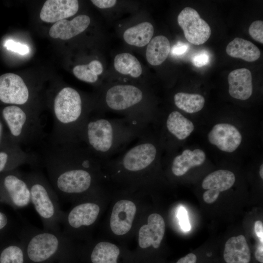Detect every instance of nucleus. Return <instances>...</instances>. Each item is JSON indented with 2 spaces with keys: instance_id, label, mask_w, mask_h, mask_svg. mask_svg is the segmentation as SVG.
I'll list each match as a JSON object with an SVG mask.
<instances>
[{
  "instance_id": "obj_1",
  "label": "nucleus",
  "mask_w": 263,
  "mask_h": 263,
  "mask_svg": "<svg viewBox=\"0 0 263 263\" xmlns=\"http://www.w3.org/2000/svg\"><path fill=\"white\" fill-rule=\"evenodd\" d=\"M43 161L58 198L89 190L94 183V172L102 165L82 142L50 145Z\"/></svg>"
},
{
  "instance_id": "obj_2",
  "label": "nucleus",
  "mask_w": 263,
  "mask_h": 263,
  "mask_svg": "<svg viewBox=\"0 0 263 263\" xmlns=\"http://www.w3.org/2000/svg\"><path fill=\"white\" fill-rule=\"evenodd\" d=\"M146 129L140 128L125 117L109 119L89 116L82 128L79 139L103 163L124 151Z\"/></svg>"
},
{
  "instance_id": "obj_3",
  "label": "nucleus",
  "mask_w": 263,
  "mask_h": 263,
  "mask_svg": "<svg viewBox=\"0 0 263 263\" xmlns=\"http://www.w3.org/2000/svg\"><path fill=\"white\" fill-rule=\"evenodd\" d=\"M80 94L66 87L56 94L53 104V125L50 145L59 146L81 142L82 128L89 116Z\"/></svg>"
},
{
  "instance_id": "obj_4",
  "label": "nucleus",
  "mask_w": 263,
  "mask_h": 263,
  "mask_svg": "<svg viewBox=\"0 0 263 263\" xmlns=\"http://www.w3.org/2000/svg\"><path fill=\"white\" fill-rule=\"evenodd\" d=\"M144 100L143 91L132 85H116L106 92L104 101L112 111L123 113L125 118L141 129H147L153 119L150 112L140 107Z\"/></svg>"
},
{
  "instance_id": "obj_5",
  "label": "nucleus",
  "mask_w": 263,
  "mask_h": 263,
  "mask_svg": "<svg viewBox=\"0 0 263 263\" xmlns=\"http://www.w3.org/2000/svg\"><path fill=\"white\" fill-rule=\"evenodd\" d=\"M30 192V200L41 219L46 229L59 230L62 214L58 198L52 186L43 174L34 171L24 175Z\"/></svg>"
},
{
  "instance_id": "obj_6",
  "label": "nucleus",
  "mask_w": 263,
  "mask_h": 263,
  "mask_svg": "<svg viewBox=\"0 0 263 263\" xmlns=\"http://www.w3.org/2000/svg\"><path fill=\"white\" fill-rule=\"evenodd\" d=\"M10 141L22 147L40 141L43 136L41 119L37 114L17 105H8L0 111Z\"/></svg>"
},
{
  "instance_id": "obj_7",
  "label": "nucleus",
  "mask_w": 263,
  "mask_h": 263,
  "mask_svg": "<svg viewBox=\"0 0 263 263\" xmlns=\"http://www.w3.org/2000/svg\"><path fill=\"white\" fill-rule=\"evenodd\" d=\"M21 242L25 244L29 260L34 263L47 261L61 247L64 237L59 230L31 229L24 231Z\"/></svg>"
},
{
  "instance_id": "obj_8",
  "label": "nucleus",
  "mask_w": 263,
  "mask_h": 263,
  "mask_svg": "<svg viewBox=\"0 0 263 263\" xmlns=\"http://www.w3.org/2000/svg\"><path fill=\"white\" fill-rule=\"evenodd\" d=\"M177 21L186 39L193 45L205 43L211 35L208 24L200 17L196 10L191 7H185L181 11Z\"/></svg>"
},
{
  "instance_id": "obj_9",
  "label": "nucleus",
  "mask_w": 263,
  "mask_h": 263,
  "mask_svg": "<svg viewBox=\"0 0 263 263\" xmlns=\"http://www.w3.org/2000/svg\"><path fill=\"white\" fill-rule=\"evenodd\" d=\"M3 173L0 178V187L14 206L18 208L27 207L31 203L30 192L24 175L16 169Z\"/></svg>"
},
{
  "instance_id": "obj_10",
  "label": "nucleus",
  "mask_w": 263,
  "mask_h": 263,
  "mask_svg": "<svg viewBox=\"0 0 263 263\" xmlns=\"http://www.w3.org/2000/svg\"><path fill=\"white\" fill-rule=\"evenodd\" d=\"M30 97L29 89L22 78L13 73L0 76V101L9 105L22 106Z\"/></svg>"
},
{
  "instance_id": "obj_11",
  "label": "nucleus",
  "mask_w": 263,
  "mask_h": 263,
  "mask_svg": "<svg viewBox=\"0 0 263 263\" xmlns=\"http://www.w3.org/2000/svg\"><path fill=\"white\" fill-rule=\"evenodd\" d=\"M207 138L211 144L229 153L237 150L242 141V134L238 129L228 123L215 125L208 132Z\"/></svg>"
},
{
  "instance_id": "obj_12",
  "label": "nucleus",
  "mask_w": 263,
  "mask_h": 263,
  "mask_svg": "<svg viewBox=\"0 0 263 263\" xmlns=\"http://www.w3.org/2000/svg\"><path fill=\"white\" fill-rule=\"evenodd\" d=\"M136 211L132 201L121 200L114 205L110 219V227L117 235L125 234L131 229Z\"/></svg>"
},
{
  "instance_id": "obj_13",
  "label": "nucleus",
  "mask_w": 263,
  "mask_h": 263,
  "mask_svg": "<svg viewBox=\"0 0 263 263\" xmlns=\"http://www.w3.org/2000/svg\"><path fill=\"white\" fill-rule=\"evenodd\" d=\"M165 231V223L163 217L157 213L150 214L148 224L139 230L138 244L142 248L152 245L154 248L160 246Z\"/></svg>"
},
{
  "instance_id": "obj_14",
  "label": "nucleus",
  "mask_w": 263,
  "mask_h": 263,
  "mask_svg": "<svg viewBox=\"0 0 263 263\" xmlns=\"http://www.w3.org/2000/svg\"><path fill=\"white\" fill-rule=\"evenodd\" d=\"M78 8L76 0H47L41 10L40 18L46 22H56L75 15Z\"/></svg>"
},
{
  "instance_id": "obj_15",
  "label": "nucleus",
  "mask_w": 263,
  "mask_h": 263,
  "mask_svg": "<svg viewBox=\"0 0 263 263\" xmlns=\"http://www.w3.org/2000/svg\"><path fill=\"white\" fill-rule=\"evenodd\" d=\"M228 92L235 99L245 100L252 94L253 84L251 72L247 68L234 70L228 75Z\"/></svg>"
},
{
  "instance_id": "obj_16",
  "label": "nucleus",
  "mask_w": 263,
  "mask_h": 263,
  "mask_svg": "<svg viewBox=\"0 0 263 263\" xmlns=\"http://www.w3.org/2000/svg\"><path fill=\"white\" fill-rule=\"evenodd\" d=\"M35 159L21 146L11 142L0 149V174L16 169L23 164L34 162Z\"/></svg>"
},
{
  "instance_id": "obj_17",
  "label": "nucleus",
  "mask_w": 263,
  "mask_h": 263,
  "mask_svg": "<svg viewBox=\"0 0 263 263\" xmlns=\"http://www.w3.org/2000/svg\"><path fill=\"white\" fill-rule=\"evenodd\" d=\"M90 23L89 17L80 15L72 20L64 19L56 22L51 27L49 34L54 38L69 39L83 32Z\"/></svg>"
},
{
  "instance_id": "obj_18",
  "label": "nucleus",
  "mask_w": 263,
  "mask_h": 263,
  "mask_svg": "<svg viewBox=\"0 0 263 263\" xmlns=\"http://www.w3.org/2000/svg\"><path fill=\"white\" fill-rule=\"evenodd\" d=\"M99 211V207L94 203L80 204L74 207L68 214L67 224L74 229L91 225L96 221Z\"/></svg>"
},
{
  "instance_id": "obj_19",
  "label": "nucleus",
  "mask_w": 263,
  "mask_h": 263,
  "mask_svg": "<svg viewBox=\"0 0 263 263\" xmlns=\"http://www.w3.org/2000/svg\"><path fill=\"white\" fill-rule=\"evenodd\" d=\"M163 123L166 133L179 141L186 139L194 129L193 123L177 111L169 113Z\"/></svg>"
},
{
  "instance_id": "obj_20",
  "label": "nucleus",
  "mask_w": 263,
  "mask_h": 263,
  "mask_svg": "<svg viewBox=\"0 0 263 263\" xmlns=\"http://www.w3.org/2000/svg\"><path fill=\"white\" fill-rule=\"evenodd\" d=\"M206 159L205 152L199 149L185 150L175 156L171 162V170L176 176H182L191 168L202 165Z\"/></svg>"
},
{
  "instance_id": "obj_21",
  "label": "nucleus",
  "mask_w": 263,
  "mask_h": 263,
  "mask_svg": "<svg viewBox=\"0 0 263 263\" xmlns=\"http://www.w3.org/2000/svg\"><path fill=\"white\" fill-rule=\"evenodd\" d=\"M224 259L226 263H249L250 248L244 235L232 237L226 242Z\"/></svg>"
},
{
  "instance_id": "obj_22",
  "label": "nucleus",
  "mask_w": 263,
  "mask_h": 263,
  "mask_svg": "<svg viewBox=\"0 0 263 263\" xmlns=\"http://www.w3.org/2000/svg\"><path fill=\"white\" fill-rule=\"evenodd\" d=\"M226 53L230 56L242 59L247 62L257 60L261 56L259 49L252 42L235 38L227 45Z\"/></svg>"
},
{
  "instance_id": "obj_23",
  "label": "nucleus",
  "mask_w": 263,
  "mask_h": 263,
  "mask_svg": "<svg viewBox=\"0 0 263 263\" xmlns=\"http://www.w3.org/2000/svg\"><path fill=\"white\" fill-rule=\"evenodd\" d=\"M146 58L153 66L161 64L167 58L170 51V42L167 37L157 36L152 38L148 44Z\"/></svg>"
},
{
  "instance_id": "obj_24",
  "label": "nucleus",
  "mask_w": 263,
  "mask_h": 263,
  "mask_svg": "<svg viewBox=\"0 0 263 263\" xmlns=\"http://www.w3.org/2000/svg\"><path fill=\"white\" fill-rule=\"evenodd\" d=\"M235 181V176L232 171L219 169L207 175L203 180L202 187L205 189L213 190L220 193L231 188Z\"/></svg>"
},
{
  "instance_id": "obj_25",
  "label": "nucleus",
  "mask_w": 263,
  "mask_h": 263,
  "mask_svg": "<svg viewBox=\"0 0 263 263\" xmlns=\"http://www.w3.org/2000/svg\"><path fill=\"white\" fill-rule=\"evenodd\" d=\"M153 33V25L150 22H144L127 29L123 34V38L128 44L141 47L150 42Z\"/></svg>"
},
{
  "instance_id": "obj_26",
  "label": "nucleus",
  "mask_w": 263,
  "mask_h": 263,
  "mask_svg": "<svg viewBox=\"0 0 263 263\" xmlns=\"http://www.w3.org/2000/svg\"><path fill=\"white\" fill-rule=\"evenodd\" d=\"M175 105L180 110L189 113H197L204 107L205 99L198 94L178 92L173 97Z\"/></svg>"
},
{
  "instance_id": "obj_27",
  "label": "nucleus",
  "mask_w": 263,
  "mask_h": 263,
  "mask_svg": "<svg viewBox=\"0 0 263 263\" xmlns=\"http://www.w3.org/2000/svg\"><path fill=\"white\" fill-rule=\"evenodd\" d=\"M120 254L119 248L114 244L101 242L95 245L91 255L92 263H117Z\"/></svg>"
},
{
  "instance_id": "obj_28",
  "label": "nucleus",
  "mask_w": 263,
  "mask_h": 263,
  "mask_svg": "<svg viewBox=\"0 0 263 263\" xmlns=\"http://www.w3.org/2000/svg\"><path fill=\"white\" fill-rule=\"evenodd\" d=\"M115 70L123 75H130L133 77H138L142 74V68L138 60L128 53L118 54L114 58Z\"/></svg>"
},
{
  "instance_id": "obj_29",
  "label": "nucleus",
  "mask_w": 263,
  "mask_h": 263,
  "mask_svg": "<svg viewBox=\"0 0 263 263\" xmlns=\"http://www.w3.org/2000/svg\"><path fill=\"white\" fill-rule=\"evenodd\" d=\"M22 249L17 245H11L4 249L0 256V263H23Z\"/></svg>"
},
{
  "instance_id": "obj_30",
  "label": "nucleus",
  "mask_w": 263,
  "mask_h": 263,
  "mask_svg": "<svg viewBox=\"0 0 263 263\" xmlns=\"http://www.w3.org/2000/svg\"><path fill=\"white\" fill-rule=\"evenodd\" d=\"M73 72L76 77L85 82L94 83L98 79L97 75L92 71L88 64L76 65L73 68Z\"/></svg>"
},
{
  "instance_id": "obj_31",
  "label": "nucleus",
  "mask_w": 263,
  "mask_h": 263,
  "mask_svg": "<svg viewBox=\"0 0 263 263\" xmlns=\"http://www.w3.org/2000/svg\"><path fill=\"white\" fill-rule=\"evenodd\" d=\"M250 36L255 40L263 43V22L262 20H255L250 25L248 29Z\"/></svg>"
},
{
  "instance_id": "obj_32",
  "label": "nucleus",
  "mask_w": 263,
  "mask_h": 263,
  "mask_svg": "<svg viewBox=\"0 0 263 263\" xmlns=\"http://www.w3.org/2000/svg\"><path fill=\"white\" fill-rule=\"evenodd\" d=\"M4 46L9 50L22 55H26L29 52V48L27 45L15 42L12 40L6 41Z\"/></svg>"
},
{
  "instance_id": "obj_33",
  "label": "nucleus",
  "mask_w": 263,
  "mask_h": 263,
  "mask_svg": "<svg viewBox=\"0 0 263 263\" xmlns=\"http://www.w3.org/2000/svg\"><path fill=\"white\" fill-rule=\"evenodd\" d=\"M178 217L180 221V225L181 228L185 231H189L190 229V225L188 220L187 211L183 207H181L178 212Z\"/></svg>"
},
{
  "instance_id": "obj_34",
  "label": "nucleus",
  "mask_w": 263,
  "mask_h": 263,
  "mask_svg": "<svg viewBox=\"0 0 263 263\" xmlns=\"http://www.w3.org/2000/svg\"><path fill=\"white\" fill-rule=\"evenodd\" d=\"M209 61V56L206 52L202 51L196 55L192 59L194 66L201 67L206 65Z\"/></svg>"
},
{
  "instance_id": "obj_35",
  "label": "nucleus",
  "mask_w": 263,
  "mask_h": 263,
  "mask_svg": "<svg viewBox=\"0 0 263 263\" xmlns=\"http://www.w3.org/2000/svg\"><path fill=\"white\" fill-rule=\"evenodd\" d=\"M11 142L4 123L0 115V149Z\"/></svg>"
},
{
  "instance_id": "obj_36",
  "label": "nucleus",
  "mask_w": 263,
  "mask_h": 263,
  "mask_svg": "<svg viewBox=\"0 0 263 263\" xmlns=\"http://www.w3.org/2000/svg\"><path fill=\"white\" fill-rule=\"evenodd\" d=\"M220 192L213 190L208 189L203 195L204 201L207 204H212L218 198Z\"/></svg>"
},
{
  "instance_id": "obj_37",
  "label": "nucleus",
  "mask_w": 263,
  "mask_h": 263,
  "mask_svg": "<svg viewBox=\"0 0 263 263\" xmlns=\"http://www.w3.org/2000/svg\"><path fill=\"white\" fill-rule=\"evenodd\" d=\"M92 3L99 8H108L113 6L116 3L115 0H93Z\"/></svg>"
},
{
  "instance_id": "obj_38",
  "label": "nucleus",
  "mask_w": 263,
  "mask_h": 263,
  "mask_svg": "<svg viewBox=\"0 0 263 263\" xmlns=\"http://www.w3.org/2000/svg\"><path fill=\"white\" fill-rule=\"evenodd\" d=\"M188 49V44L179 42L173 47L171 50V53L175 56H179L185 53Z\"/></svg>"
},
{
  "instance_id": "obj_39",
  "label": "nucleus",
  "mask_w": 263,
  "mask_h": 263,
  "mask_svg": "<svg viewBox=\"0 0 263 263\" xmlns=\"http://www.w3.org/2000/svg\"><path fill=\"white\" fill-rule=\"evenodd\" d=\"M92 71L96 75L102 74L103 66L101 63L98 60H94L88 64Z\"/></svg>"
},
{
  "instance_id": "obj_40",
  "label": "nucleus",
  "mask_w": 263,
  "mask_h": 263,
  "mask_svg": "<svg viewBox=\"0 0 263 263\" xmlns=\"http://www.w3.org/2000/svg\"><path fill=\"white\" fill-rule=\"evenodd\" d=\"M254 231L260 242L263 243V224L261 221L258 220L255 222L254 224Z\"/></svg>"
},
{
  "instance_id": "obj_41",
  "label": "nucleus",
  "mask_w": 263,
  "mask_h": 263,
  "mask_svg": "<svg viewBox=\"0 0 263 263\" xmlns=\"http://www.w3.org/2000/svg\"><path fill=\"white\" fill-rule=\"evenodd\" d=\"M197 257L193 253H189L180 258L176 263H196Z\"/></svg>"
},
{
  "instance_id": "obj_42",
  "label": "nucleus",
  "mask_w": 263,
  "mask_h": 263,
  "mask_svg": "<svg viewBox=\"0 0 263 263\" xmlns=\"http://www.w3.org/2000/svg\"><path fill=\"white\" fill-rule=\"evenodd\" d=\"M256 260L260 263H263V243H259L255 253Z\"/></svg>"
},
{
  "instance_id": "obj_43",
  "label": "nucleus",
  "mask_w": 263,
  "mask_h": 263,
  "mask_svg": "<svg viewBox=\"0 0 263 263\" xmlns=\"http://www.w3.org/2000/svg\"><path fill=\"white\" fill-rule=\"evenodd\" d=\"M7 223V216L3 213L0 212V230L5 227Z\"/></svg>"
},
{
  "instance_id": "obj_44",
  "label": "nucleus",
  "mask_w": 263,
  "mask_h": 263,
  "mask_svg": "<svg viewBox=\"0 0 263 263\" xmlns=\"http://www.w3.org/2000/svg\"><path fill=\"white\" fill-rule=\"evenodd\" d=\"M259 174L261 178L263 179V164L261 165L259 170Z\"/></svg>"
}]
</instances>
